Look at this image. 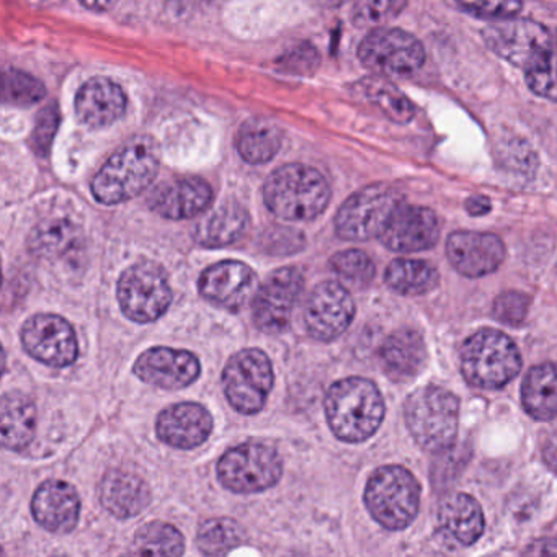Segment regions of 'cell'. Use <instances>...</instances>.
<instances>
[{"mask_svg": "<svg viewBox=\"0 0 557 557\" xmlns=\"http://www.w3.org/2000/svg\"><path fill=\"white\" fill-rule=\"evenodd\" d=\"M159 145L149 136L129 141L106 162L90 190L99 203L119 205L141 195L159 171Z\"/></svg>", "mask_w": 557, "mask_h": 557, "instance_id": "obj_1", "label": "cell"}, {"mask_svg": "<svg viewBox=\"0 0 557 557\" xmlns=\"http://www.w3.org/2000/svg\"><path fill=\"white\" fill-rule=\"evenodd\" d=\"M325 416L342 442L360 443L380 429L384 400L380 389L364 377H347L332 384L325 396Z\"/></svg>", "mask_w": 557, "mask_h": 557, "instance_id": "obj_2", "label": "cell"}, {"mask_svg": "<svg viewBox=\"0 0 557 557\" xmlns=\"http://www.w3.org/2000/svg\"><path fill=\"white\" fill-rule=\"evenodd\" d=\"M263 200L280 220L311 221L327 208L331 187L324 175L309 165H283L267 178Z\"/></svg>", "mask_w": 557, "mask_h": 557, "instance_id": "obj_3", "label": "cell"}, {"mask_svg": "<svg viewBox=\"0 0 557 557\" xmlns=\"http://www.w3.org/2000/svg\"><path fill=\"white\" fill-rule=\"evenodd\" d=\"M404 416L410 435L429 451H445L458 435V397L438 386H425L407 397Z\"/></svg>", "mask_w": 557, "mask_h": 557, "instance_id": "obj_4", "label": "cell"}, {"mask_svg": "<svg viewBox=\"0 0 557 557\" xmlns=\"http://www.w3.org/2000/svg\"><path fill=\"white\" fill-rule=\"evenodd\" d=\"M521 370V355L504 332L482 329L462 345L461 371L466 381L482 389H498Z\"/></svg>", "mask_w": 557, "mask_h": 557, "instance_id": "obj_5", "label": "cell"}, {"mask_svg": "<svg viewBox=\"0 0 557 557\" xmlns=\"http://www.w3.org/2000/svg\"><path fill=\"white\" fill-rule=\"evenodd\" d=\"M364 504L381 527L404 530L419 513V482L403 466H383L368 481Z\"/></svg>", "mask_w": 557, "mask_h": 557, "instance_id": "obj_6", "label": "cell"}, {"mask_svg": "<svg viewBox=\"0 0 557 557\" xmlns=\"http://www.w3.org/2000/svg\"><path fill=\"white\" fill-rule=\"evenodd\" d=\"M218 479L236 494H256L273 487L283 474V462L272 446L249 442L230 449L218 461Z\"/></svg>", "mask_w": 557, "mask_h": 557, "instance_id": "obj_7", "label": "cell"}, {"mask_svg": "<svg viewBox=\"0 0 557 557\" xmlns=\"http://www.w3.org/2000/svg\"><path fill=\"white\" fill-rule=\"evenodd\" d=\"M120 308L129 321L149 324L171 308L172 289L168 275L152 262L136 263L120 276Z\"/></svg>", "mask_w": 557, "mask_h": 557, "instance_id": "obj_8", "label": "cell"}, {"mask_svg": "<svg viewBox=\"0 0 557 557\" xmlns=\"http://www.w3.org/2000/svg\"><path fill=\"white\" fill-rule=\"evenodd\" d=\"M482 37L497 57L524 73L543 63L556 48L550 32L544 25L527 18L497 21L485 27Z\"/></svg>", "mask_w": 557, "mask_h": 557, "instance_id": "obj_9", "label": "cell"}, {"mask_svg": "<svg viewBox=\"0 0 557 557\" xmlns=\"http://www.w3.org/2000/svg\"><path fill=\"white\" fill-rule=\"evenodd\" d=\"M223 387L237 412L256 416L265 407L273 387L272 361L257 348L239 351L224 368Z\"/></svg>", "mask_w": 557, "mask_h": 557, "instance_id": "obj_10", "label": "cell"}, {"mask_svg": "<svg viewBox=\"0 0 557 557\" xmlns=\"http://www.w3.org/2000/svg\"><path fill=\"white\" fill-rule=\"evenodd\" d=\"M396 188L376 184L351 195L335 216L337 236L345 240L380 237L393 211L403 203Z\"/></svg>", "mask_w": 557, "mask_h": 557, "instance_id": "obj_11", "label": "cell"}, {"mask_svg": "<svg viewBox=\"0 0 557 557\" xmlns=\"http://www.w3.org/2000/svg\"><path fill=\"white\" fill-rule=\"evenodd\" d=\"M361 64L377 76H410L422 67L425 50L413 35L399 28H376L358 48Z\"/></svg>", "mask_w": 557, "mask_h": 557, "instance_id": "obj_12", "label": "cell"}, {"mask_svg": "<svg viewBox=\"0 0 557 557\" xmlns=\"http://www.w3.org/2000/svg\"><path fill=\"white\" fill-rule=\"evenodd\" d=\"M302 286L305 278L296 267H285L273 272L262 283L253 299L252 318L256 327L265 334L285 331Z\"/></svg>", "mask_w": 557, "mask_h": 557, "instance_id": "obj_13", "label": "cell"}, {"mask_svg": "<svg viewBox=\"0 0 557 557\" xmlns=\"http://www.w3.org/2000/svg\"><path fill=\"white\" fill-rule=\"evenodd\" d=\"M22 345L35 360L53 368L73 364L79 344L73 325L57 314H37L22 327Z\"/></svg>", "mask_w": 557, "mask_h": 557, "instance_id": "obj_14", "label": "cell"}, {"mask_svg": "<svg viewBox=\"0 0 557 557\" xmlns=\"http://www.w3.org/2000/svg\"><path fill=\"white\" fill-rule=\"evenodd\" d=\"M354 318V299L341 283H321L309 296L305 322L309 335L315 341H335L350 327Z\"/></svg>", "mask_w": 557, "mask_h": 557, "instance_id": "obj_15", "label": "cell"}, {"mask_svg": "<svg viewBox=\"0 0 557 557\" xmlns=\"http://www.w3.org/2000/svg\"><path fill=\"white\" fill-rule=\"evenodd\" d=\"M440 237V223L429 208L399 205L381 231L380 240L393 252L412 253L432 249Z\"/></svg>", "mask_w": 557, "mask_h": 557, "instance_id": "obj_16", "label": "cell"}, {"mask_svg": "<svg viewBox=\"0 0 557 557\" xmlns=\"http://www.w3.org/2000/svg\"><path fill=\"white\" fill-rule=\"evenodd\" d=\"M257 275L246 263L224 260L201 273L198 292L211 305L237 312L256 292Z\"/></svg>", "mask_w": 557, "mask_h": 557, "instance_id": "obj_17", "label": "cell"}, {"mask_svg": "<svg viewBox=\"0 0 557 557\" xmlns=\"http://www.w3.org/2000/svg\"><path fill=\"white\" fill-rule=\"evenodd\" d=\"M136 376L162 389H182L200 376V361L187 350L154 347L139 355L133 367Z\"/></svg>", "mask_w": 557, "mask_h": 557, "instance_id": "obj_18", "label": "cell"}, {"mask_svg": "<svg viewBox=\"0 0 557 557\" xmlns=\"http://www.w3.org/2000/svg\"><path fill=\"white\" fill-rule=\"evenodd\" d=\"M449 263L469 278L488 275L504 262V243L495 234L456 231L446 243Z\"/></svg>", "mask_w": 557, "mask_h": 557, "instance_id": "obj_19", "label": "cell"}, {"mask_svg": "<svg viewBox=\"0 0 557 557\" xmlns=\"http://www.w3.org/2000/svg\"><path fill=\"white\" fill-rule=\"evenodd\" d=\"M213 432V417L197 403H181L159 413L156 433L165 445L194 449L203 445Z\"/></svg>", "mask_w": 557, "mask_h": 557, "instance_id": "obj_20", "label": "cell"}, {"mask_svg": "<svg viewBox=\"0 0 557 557\" xmlns=\"http://www.w3.org/2000/svg\"><path fill=\"white\" fill-rule=\"evenodd\" d=\"M32 511L45 530L57 534L71 533L79 523V495L67 482L51 479L35 492Z\"/></svg>", "mask_w": 557, "mask_h": 557, "instance_id": "obj_21", "label": "cell"}, {"mask_svg": "<svg viewBox=\"0 0 557 557\" xmlns=\"http://www.w3.org/2000/svg\"><path fill=\"white\" fill-rule=\"evenodd\" d=\"M213 201V188L203 178L168 182L152 191L149 207L165 220H190L205 213Z\"/></svg>", "mask_w": 557, "mask_h": 557, "instance_id": "obj_22", "label": "cell"}, {"mask_svg": "<svg viewBox=\"0 0 557 557\" xmlns=\"http://www.w3.org/2000/svg\"><path fill=\"white\" fill-rule=\"evenodd\" d=\"M126 112V96L122 87L106 77L87 81L76 96V115L83 125L107 128Z\"/></svg>", "mask_w": 557, "mask_h": 557, "instance_id": "obj_23", "label": "cell"}, {"mask_svg": "<svg viewBox=\"0 0 557 557\" xmlns=\"http://www.w3.org/2000/svg\"><path fill=\"white\" fill-rule=\"evenodd\" d=\"M99 497L103 507L126 520L148 508L151 491L145 479L125 469H113L100 482Z\"/></svg>", "mask_w": 557, "mask_h": 557, "instance_id": "obj_24", "label": "cell"}, {"mask_svg": "<svg viewBox=\"0 0 557 557\" xmlns=\"http://www.w3.org/2000/svg\"><path fill=\"white\" fill-rule=\"evenodd\" d=\"M380 360L391 380H412L425 367V342L413 329H400L384 341Z\"/></svg>", "mask_w": 557, "mask_h": 557, "instance_id": "obj_25", "label": "cell"}, {"mask_svg": "<svg viewBox=\"0 0 557 557\" xmlns=\"http://www.w3.org/2000/svg\"><path fill=\"white\" fill-rule=\"evenodd\" d=\"M438 524L455 543L471 546L482 536L484 513L471 495L453 494L440 507Z\"/></svg>", "mask_w": 557, "mask_h": 557, "instance_id": "obj_26", "label": "cell"}, {"mask_svg": "<svg viewBox=\"0 0 557 557\" xmlns=\"http://www.w3.org/2000/svg\"><path fill=\"white\" fill-rule=\"evenodd\" d=\"M37 430V409L34 400L22 393H8L0 409L2 445L11 451H22L34 442Z\"/></svg>", "mask_w": 557, "mask_h": 557, "instance_id": "obj_27", "label": "cell"}, {"mask_svg": "<svg viewBox=\"0 0 557 557\" xmlns=\"http://www.w3.org/2000/svg\"><path fill=\"white\" fill-rule=\"evenodd\" d=\"M249 224L246 208L239 203L221 205L195 226L194 237L200 246L226 247L237 243Z\"/></svg>", "mask_w": 557, "mask_h": 557, "instance_id": "obj_28", "label": "cell"}, {"mask_svg": "<svg viewBox=\"0 0 557 557\" xmlns=\"http://www.w3.org/2000/svg\"><path fill=\"white\" fill-rule=\"evenodd\" d=\"M521 404L533 419H556L557 363L537 364L528 371L521 384Z\"/></svg>", "mask_w": 557, "mask_h": 557, "instance_id": "obj_29", "label": "cell"}, {"mask_svg": "<svg viewBox=\"0 0 557 557\" xmlns=\"http://www.w3.org/2000/svg\"><path fill=\"white\" fill-rule=\"evenodd\" d=\"M283 133L270 120H250L236 139L237 152L249 164H265L278 154Z\"/></svg>", "mask_w": 557, "mask_h": 557, "instance_id": "obj_30", "label": "cell"}, {"mask_svg": "<svg viewBox=\"0 0 557 557\" xmlns=\"http://www.w3.org/2000/svg\"><path fill=\"white\" fill-rule=\"evenodd\" d=\"M361 96L391 122L407 125L416 116L413 103L387 77L373 76L358 84Z\"/></svg>", "mask_w": 557, "mask_h": 557, "instance_id": "obj_31", "label": "cell"}, {"mask_svg": "<svg viewBox=\"0 0 557 557\" xmlns=\"http://www.w3.org/2000/svg\"><path fill=\"white\" fill-rule=\"evenodd\" d=\"M81 234L79 226L66 218H54V220L45 221L38 224L32 233L28 244L35 256L44 259H53L61 257L70 250L79 246Z\"/></svg>", "mask_w": 557, "mask_h": 557, "instance_id": "obj_32", "label": "cell"}, {"mask_svg": "<svg viewBox=\"0 0 557 557\" xmlns=\"http://www.w3.org/2000/svg\"><path fill=\"white\" fill-rule=\"evenodd\" d=\"M387 286L404 296H422L438 286L435 267L422 260L397 259L387 267Z\"/></svg>", "mask_w": 557, "mask_h": 557, "instance_id": "obj_33", "label": "cell"}, {"mask_svg": "<svg viewBox=\"0 0 557 557\" xmlns=\"http://www.w3.org/2000/svg\"><path fill=\"white\" fill-rule=\"evenodd\" d=\"M185 541L181 531L164 521H151L139 528L135 536V553L152 556H182Z\"/></svg>", "mask_w": 557, "mask_h": 557, "instance_id": "obj_34", "label": "cell"}, {"mask_svg": "<svg viewBox=\"0 0 557 557\" xmlns=\"http://www.w3.org/2000/svg\"><path fill=\"white\" fill-rule=\"evenodd\" d=\"M244 530L231 518H210L201 523L197 534V544L201 553L208 556H223L240 546Z\"/></svg>", "mask_w": 557, "mask_h": 557, "instance_id": "obj_35", "label": "cell"}, {"mask_svg": "<svg viewBox=\"0 0 557 557\" xmlns=\"http://www.w3.org/2000/svg\"><path fill=\"white\" fill-rule=\"evenodd\" d=\"M47 89L37 77L24 71L9 70L4 74V100L12 106L32 107L44 100Z\"/></svg>", "mask_w": 557, "mask_h": 557, "instance_id": "obj_36", "label": "cell"}, {"mask_svg": "<svg viewBox=\"0 0 557 557\" xmlns=\"http://www.w3.org/2000/svg\"><path fill=\"white\" fill-rule=\"evenodd\" d=\"M409 0H357L351 21L358 28H380L396 18Z\"/></svg>", "mask_w": 557, "mask_h": 557, "instance_id": "obj_37", "label": "cell"}, {"mask_svg": "<svg viewBox=\"0 0 557 557\" xmlns=\"http://www.w3.org/2000/svg\"><path fill=\"white\" fill-rule=\"evenodd\" d=\"M334 272L344 282L355 286H367L374 278V263L361 250H344L335 253L331 260Z\"/></svg>", "mask_w": 557, "mask_h": 557, "instance_id": "obj_38", "label": "cell"}, {"mask_svg": "<svg viewBox=\"0 0 557 557\" xmlns=\"http://www.w3.org/2000/svg\"><path fill=\"white\" fill-rule=\"evenodd\" d=\"M448 4L466 14L488 21H507L523 11V0H448Z\"/></svg>", "mask_w": 557, "mask_h": 557, "instance_id": "obj_39", "label": "cell"}, {"mask_svg": "<svg viewBox=\"0 0 557 557\" xmlns=\"http://www.w3.org/2000/svg\"><path fill=\"white\" fill-rule=\"evenodd\" d=\"M524 76H527L528 87L536 96L557 102V48H554L553 53L543 63L527 71Z\"/></svg>", "mask_w": 557, "mask_h": 557, "instance_id": "obj_40", "label": "cell"}, {"mask_svg": "<svg viewBox=\"0 0 557 557\" xmlns=\"http://www.w3.org/2000/svg\"><path fill=\"white\" fill-rule=\"evenodd\" d=\"M530 298L523 293H502L494 301V318L508 325H518L527 318Z\"/></svg>", "mask_w": 557, "mask_h": 557, "instance_id": "obj_41", "label": "cell"}, {"mask_svg": "<svg viewBox=\"0 0 557 557\" xmlns=\"http://www.w3.org/2000/svg\"><path fill=\"white\" fill-rule=\"evenodd\" d=\"M58 125H60V113H58L57 107L50 106L38 115L34 136H32V145L38 154L48 156L58 132Z\"/></svg>", "mask_w": 557, "mask_h": 557, "instance_id": "obj_42", "label": "cell"}, {"mask_svg": "<svg viewBox=\"0 0 557 557\" xmlns=\"http://www.w3.org/2000/svg\"><path fill=\"white\" fill-rule=\"evenodd\" d=\"M285 58H289V60H296V63H292L286 66V71H289V73L298 74H301V66H299V63L302 64V70H305V73H308V71L315 70L319 61L318 51L311 47L296 48L295 51L286 54Z\"/></svg>", "mask_w": 557, "mask_h": 557, "instance_id": "obj_43", "label": "cell"}, {"mask_svg": "<svg viewBox=\"0 0 557 557\" xmlns=\"http://www.w3.org/2000/svg\"><path fill=\"white\" fill-rule=\"evenodd\" d=\"M543 458L547 466L557 472V429L553 430L544 442Z\"/></svg>", "mask_w": 557, "mask_h": 557, "instance_id": "obj_44", "label": "cell"}, {"mask_svg": "<svg viewBox=\"0 0 557 557\" xmlns=\"http://www.w3.org/2000/svg\"><path fill=\"white\" fill-rule=\"evenodd\" d=\"M527 554H531V556H557V541H534V543L531 544L530 547H528Z\"/></svg>", "mask_w": 557, "mask_h": 557, "instance_id": "obj_45", "label": "cell"}, {"mask_svg": "<svg viewBox=\"0 0 557 557\" xmlns=\"http://www.w3.org/2000/svg\"><path fill=\"white\" fill-rule=\"evenodd\" d=\"M491 200L485 197H471L466 201V210H468V213L472 214V216H482V214H487L488 211H491Z\"/></svg>", "mask_w": 557, "mask_h": 557, "instance_id": "obj_46", "label": "cell"}, {"mask_svg": "<svg viewBox=\"0 0 557 557\" xmlns=\"http://www.w3.org/2000/svg\"><path fill=\"white\" fill-rule=\"evenodd\" d=\"M84 8L90 9L94 12L110 11L119 0H79Z\"/></svg>", "mask_w": 557, "mask_h": 557, "instance_id": "obj_47", "label": "cell"}, {"mask_svg": "<svg viewBox=\"0 0 557 557\" xmlns=\"http://www.w3.org/2000/svg\"><path fill=\"white\" fill-rule=\"evenodd\" d=\"M309 2H311V4L318 5V8L335 9L347 4V2H350V0H309Z\"/></svg>", "mask_w": 557, "mask_h": 557, "instance_id": "obj_48", "label": "cell"}]
</instances>
